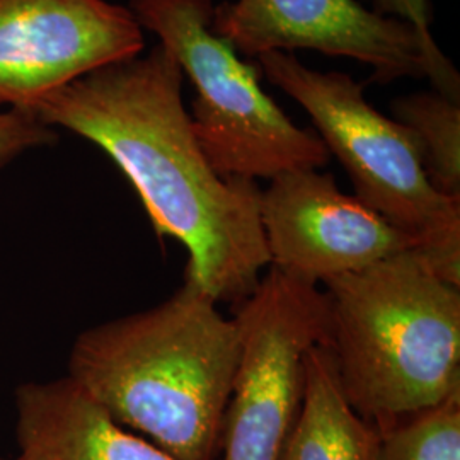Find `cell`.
Here are the masks:
<instances>
[{
	"label": "cell",
	"instance_id": "4",
	"mask_svg": "<svg viewBox=\"0 0 460 460\" xmlns=\"http://www.w3.org/2000/svg\"><path fill=\"white\" fill-rule=\"evenodd\" d=\"M258 62L311 116L329 155L345 167L353 197L408 234L435 275L460 288V201L431 184L411 132L368 104L363 84L348 74L314 70L288 51Z\"/></svg>",
	"mask_w": 460,
	"mask_h": 460
},
{
	"label": "cell",
	"instance_id": "15",
	"mask_svg": "<svg viewBox=\"0 0 460 460\" xmlns=\"http://www.w3.org/2000/svg\"><path fill=\"white\" fill-rule=\"evenodd\" d=\"M376 13L406 21L420 33L433 36L429 31L433 13L428 0H376Z\"/></svg>",
	"mask_w": 460,
	"mask_h": 460
},
{
	"label": "cell",
	"instance_id": "12",
	"mask_svg": "<svg viewBox=\"0 0 460 460\" xmlns=\"http://www.w3.org/2000/svg\"><path fill=\"white\" fill-rule=\"evenodd\" d=\"M391 111L414 137L437 191L460 201V99L433 89L394 99Z\"/></svg>",
	"mask_w": 460,
	"mask_h": 460
},
{
	"label": "cell",
	"instance_id": "8",
	"mask_svg": "<svg viewBox=\"0 0 460 460\" xmlns=\"http://www.w3.org/2000/svg\"><path fill=\"white\" fill-rule=\"evenodd\" d=\"M144 49V30L125 5L0 0V102L30 110L66 84Z\"/></svg>",
	"mask_w": 460,
	"mask_h": 460
},
{
	"label": "cell",
	"instance_id": "2",
	"mask_svg": "<svg viewBox=\"0 0 460 460\" xmlns=\"http://www.w3.org/2000/svg\"><path fill=\"white\" fill-rule=\"evenodd\" d=\"M239 351L235 321L184 279L163 304L81 332L68 377L172 457L217 460Z\"/></svg>",
	"mask_w": 460,
	"mask_h": 460
},
{
	"label": "cell",
	"instance_id": "11",
	"mask_svg": "<svg viewBox=\"0 0 460 460\" xmlns=\"http://www.w3.org/2000/svg\"><path fill=\"white\" fill-rule=\"evenodd\" d=\"M378 442L377 428L348 402L331 348L313 346L296 423L279 460H377Z\"/></svg>",
	"mask_w": 460,
	"mask_h": 460
},
{
	"label": "cell",
	"instance_id": "9",
	"mask_svg": "<svg viewBox=\"0 0 460 460\" xmlns=\"http://www.w3.org/2000/svg\"><path fill=\"white\" fill-rule=\"evenodd\" d=\"M260 217L270 263L311 285H324L414 249L408 234L343 193L334 178L319 169L273 178L261 190Z\"/></svg>",
	"mask_w": 460,
	"mask_h": 460
},
{
	"label": "cell",
	"instance_id": "13",
	"mask_svg": "<svg viewBox=\"0 0 460 460\" xmlns=\"http://www.w3.org/2000/svg\"><path fill=\"white\" fill-rule=\"evenodd\" d=\"M377 460H460V393L382 429Z\"/></svg>",
	"mask_w": 460,
	"mask_h": 460
},
{
	"label": "cell",
	"instance_id": "10",
	"mask_svg": "<svg viewBox=\"0 0 460 460\" xmlns=\"http://www.w3.org/2000/svg\"><path fill=\"white\" fill-rule=\"evenodd\" d=\"M19 460H178L121 427L72 378L16 391Z\"/></svg>",
	"mask_w": 460,
	"mask_h": 460
},
{
	"label": "cell",
	"instance_id": "6",
	"mask_svg": "<svg viewBox=\"0 0 460 460\" xmlns=\"http://www.w3.org/2000/svg\"><path fill=\"white\" fill-rule=\"evenodd\" d=\"M232 319L241 351L218 457L279 460L300 408L305 355L328 345V296L271 268Z\"/></svg>",
	"mask_w": 460,
	"mask_h": 460
},
{
	"label": "cell",
	"instance_id": "7",
	"mask_svg": "<svg viewBox=\"0 0 460 460\" xmlns=\"http://www.w3.org/2000/svg\"><path fill=\"white\" fill-rule=\"evenodd\" d=\"M215 33L243 57L314 49L362 62L374 83L428 79L433 89L460 99V75L433 36L382 16L358 0H235L215 5Z\"/></svg>",
	"mask_w": 460,
	"mask_h": 460
},
{
	"label": "cell",
	"instance_id": "5",
	"mask_svg": "<svg viewBox=\"0 0 460 460\" xmlns=\"http://www.w3.org/2000/svg\"><path fill=\"white\" fill-rule=\"evenodd\" d=\"M128 9L193 84L191 128L218 176L271 181L328 164L319 135L296 127L264 93L256 68L215 33L214 0H130Z\"/></svg>",
	"mask_w": 460,
	"mask_h": 460
},
{
	"label": "cell",
	"instance_id": "14",
	"mask_svg": "<svg viewBox=\"0 0 460 460\" xmlns=\"http://www.w3.org/2000/svg\"><path fill=\"white\" fill-rule=\"evenodd\" d=\"M57 140L55 130L30 110L9 108L0 111V169L33 148Z\"/></svg>",
	"mask_w": 460,
	"mask_h": 460
},
{
	"label": "cell",
	"instance_id": "1",
	"mask_svg": "<svg viewBox=\"0 0 460 460\" xmlns=\"http://www.w3.org/2000/svg\"><path fill=\"white\" fill-rule=\"evenodd\" d=\"M169 49L101 66L36 101L33 111L98 146L132 182L159 237L186 247L184 279L215 302H241L270 264L258 182L222 178L208 164L182 102Z\"/></svg>",
	"mask_w": 460,
	"mask_h": 460
},
{
	"label": "cell",
	"instance_id": "3",
	"mask_svg": "<svg viewBox=\"0 0 460 460\" xmlns=\"http://www.w3.org/2000/svg\"><path fill=\"white\" fill-rule=\"evenodd\" d=\"M348 402L378 431L460 393V288L414 251L324 283Z\"/></svg>",
	"mask_w": 460,
	"mask_h": 460
},
{
	"label": "cell",
	"instance_id": "16",
	"mask_svg": "<svg viewBox=\"0 0 460 460\" xmlns=\"http://www.w3.org/2000/svg\"><path fill=\"white\" fill-rule=\"evenodd\" d=\"M0 460H11V459H0ZM14 460H19V459H14Z\"/></svg>",
	"mask_w": 460,
	"mask_h": 460
}]
</instances>
